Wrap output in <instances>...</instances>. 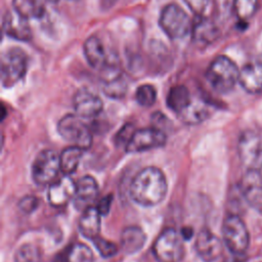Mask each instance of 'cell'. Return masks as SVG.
Here are the masks:
<instances>
[{
    "instance_id": "39",
    "label": "cell",
    "mask_w": 262,
    "mask_h": 262,
    "mask_svg": "<svg viewBox=\"0 0 262 262\" xmlns=\"http://www.w3.org/2000/svg\"><path fill=\"white\" fill-rule=\"evenodd\" d=\"M47 1H49V2H51V3H56V2H58V0H47Z\"/></svg>"
},
{
    "instance_id": "38",
    "label": "cell",
    "mask_w": 262,
    "mask_h": 262,
    "mask_svg": "<svg viewBox=\"0 0 262 262\" xmlns=\"http://www.w3.org/2000/svg\"><path fill=\"white\" fill-rule=\"evenodd\" d=\"M54 262H70L69 257H68V252H64L62 254H58L54 258Z\"/></svg>"
},
{
    "instance_id": "31",
    "label": "cell",
    "mask_w": 262,
    "mask_h": 262,
    "mask_svg": "<svg viewBox=\"0 0 262 262\" xmlns=\"http://www.w3.org/2000/svg\"><path fill=\"white\" fill-rule=\"evenodd\" d=\"M92 243L97 252L99 253V255L103 258H111L115 256L118 252V248L114 243L100 236H97L94 239H92Z\"/></svg>"
},
{
    "instance_id": "15",
    "label": "cell",
    "mask_w": 262,
    "mask_h": 262,
    "mask_svg": "<svg viewBox=\"0 0 262 262\" xmlns=\"http://www.w3.org/2000/svg\"><path fill=\"white\" fill-rule=\"evenodd\" d=\"M2 27L4 33L17 41L29 42L32 39V30L29 19L20 16L14 10H7L3 16Z\"/></svg>"
},
{
    "instance_id": "21",
    "label": "cell",
    "mask_w": 262,
    "mask_h": 262,
    "mask_svg": "<svg viewBox=\"0 0 262 262\" xmlns=\"http://www.w3.org/2000/svg\"><path fill=\"white\" fill-rule=\"evenodd\" d=\"M211 115L210 106L200 100H191L189 105L178 116L181 121L187 125H196L207 120Z\"/></svg>"
},
{
    "instance_id": "32",
    "label": "cell",
    "mask_w": 262,
    "mask_h": 262,
    "mask_svg": "<svg viewBox=\"0 0 262 262\" xmlns=\"http://www.w3.org/2000/svg\"><path fill=\"white\" fill-rule=\"evenodd\" d=\"M39 207V200L35 195L28 194L23 196L18 202V208L23 213L31 214Z\"/></svg>"
},
{
    "instance_id": "28",
    "label": "cell",
    "mask_w": 262,
    "mask_h": 262,
    "mask_svg": "<svg viewBox=\"0 0 262 262\" xmlns=\"http://www.w3.org/2000/svg\"><path fill=\"white\" fill-rule=\"evenodd\" d=\"M67 252L70 262H94L93 252L85 244L77 243L68 249Z\"/></svg>"
},
{
    "instance_id": "12",
    "label": "cell",
    "mask_w": 262,
    "mask_h": 262,
    "mask_svg": "<svg viewBox=\"0 0 262 262\" xmlns=\"http://www.w3.org/2000/svg\"><path fill=\"white\" fill-rule=\"evenodd\" d=\"M194 248L198 256L204 262H216L223 253L221 239L208 228H203L199 231Z\"/></svg>"
},
{
    "instance_id": "25",
    "label": "cell",
    "mask_w": 262,
    "mask_h": 262,
    "mask_svg": "<svg viewBox=\"0 0 262 262\" xmlns=\"http://www.w3.org/2000/svg\"><path fill=\"white\" fill-rule=\"evenodd\" d=\"M83 149L77 145H71L64 148L59 155L60 171L63 175H72L76 172L81 158L83 156Z\"/></svg>"
},
{
    "instance_id": "37",
    "label": "cell",
    "mask_w": 262,
    "mask_h": 262,
    "mask_svg": "<svg viewBox=\"0 0 262 262\" xmlns=\"http://www.w3.org/2000/svg\"><path fill=\"white\" fill-rule=\"evenodd\" d=\"M182 237L184 238V241H187V239H190L193 235V229L190 228V227H184L181 229L180 231Z\"/></svg>"
},
{
    "instance_id": "35",
    "label": "cell",
    "mask_w": 262,
    "mask_h": 262,
    "mask_svg": "<svg viewBox=\"0 0 262 262\" xmlns=\"http://www.w3.org/2000/svg\"><path fill=\"white\" fill-rule=\"evenodd\" d=\"M113 203V195L112 194H107L103 198H101L97 205H96V209L98 210V212L100 213L101 216H105L108 214L110 210H111V206Z\"/></svg>"
},
{
    "instance_id": "26",
    "label": "cell",
    "mask_w": 262,
    "mask_h": 262,
    "mask_svg": "<svg viewBox=\"0 0 262 262\" xmlns=\"http://www.w3.org/2000/svg\"><path fill=\"white\" fill-rule=\"evenodd\" d=\"M128 90V84L122 73L102 79V91L112 99L123 98Z\"/></svg>"
},
{
    "instance_id": "17",
    "label": "cell",
    "mask_w": 262,
    "mask_h": 262,
    "mask_svg": "<svg viewBox=\"0 0 262 262\" xmlns=\"http://www.w3.org/2000/svg\"><path fill=\"white\" fill-rule=\"evenodd\" d=\"M238 83L245 91L256 94L262 91V62L253 61L239 70Z\"/></svg>"
},
{
    "instance_id": "22",
    "label": "cell",
    "mask_w": 262,
    "mask_h": 262,
    "mask_svg": "<svg viewBox=\"0 0 262 262\" xmlns=\"http://www.w3.org/2000/svg\"><path fill=\"white\" fill-rule=\"evenodd\" d=\"M192 38L193 41L201 44H209L215 40L218 31L214 24L205 16H198L196 20L192 24Z\"/></svg>"
},
{
    "instance_id": "14",
    "label": "cell",
    "mask_w": 262,
    "mask_h": 262,
    "mask_svg": "<svg viewBox=\"0 0 262 262\" xmlns=\"http://www.w3.org/2000/svg\"><path fill=\"white\" fill-rule=\"evenodd\" d=\"M76 182L71 175H64L49 185L47 192L48 203L54 208H61L74 200Z\"/></svg>"
},
{
    "instance_id": "33",
    "label": "cell",
    "mask_w": 262,
    "mask_h": 262,
    "mask_svg": "<svg viewBox=\"0 0 262 262\" xmlns=\"http://www.w3.org/2000/svg\"><path fill=\"white\" fill-rule=\"evenodd\" d=\"M189 9L196 15L202 16L206 11L210 0H184Z\"/></svg>"
},
{
    "instance_id": "19",
    "label": "cell",
    "mask_w": 262,
    "mask_h": 262,
    "mask_svg": "<svg viewBox=\"0 0 262 262\" xmlns=\"http://www.w3.org/2000/svg\"><path fill=\"white\" fill-rule=\"evenodd\" d=\"M101 215L96 207H88L82 211L79 219V230L81 234L88 239H94L100 232Z\"/></svg>"
},
{
    "instance_id": "29",
    "label": "cell",
    "mask_w": 262,
    "mask_h": 262,
    "mask_svg": "<svg viewBox=\"0 0 262 262\" xmlns=\"http://www.w3.org/2000/svg\"><path fill=\"white\" fill-rule=\"evenodd\" d=\"M41 255L39 249L33 244H24L14 253V262H40Z\"/></svg>"
},
{
    "instance_id": "13",
    "label": "cell",
    "mask_w": 262,
    "mask_h": 262,
    "mask_svg": "<svg viewBox=\"0 0 262 262\" xmlns=\"http://www.w3.org/2000/svg\"><path fill=\"white\" fill-rule=\"evenodd\" d=\"M75 113L82 119H91L98 116L102 108L101 98L87 88L79 89L73 98Z\"/></svg>"
},
{
    "instance_id": "10",
    "label": "cell",
    "mask_w": 262,
    "mask_h": 262,
    "mask_svg": "<svg viewBox=\"0 0 262 262\" xmlns=\"http://www.w3.org/2000/svg\"><path fill=\"white\" fill-rule=\"evenodd\" d=\"M167 141V135L164 131L155 127L141 128L135 130L125 146L127 152L135 154L164 146Z\"/></svg>"
},
{
    "instance_id": "20",
    "label": "cell",
    "mask_w": 262,
    "mask_h": 262,
    "mask_svg": "<svg viewBox=\"0 0 262 262\" xmlns=\"http://www.w3.org/2000/svg\"><path fill=\"white\" fill-rule=\"evenodd\" d=\"M146 242L145 232L138 226L125 227L121 233V246L126 254L139 252Z\"/></svg>"
},
{
    "instance_id": "11",
    "label": "cell",
    "mask_w": 262,
    "mask_h": 262,
    "mask_svg": "<svg viewBox=\"0 0 262 262\" xmlns=\"http://www.w3.org/2000/svg\"><path fill=\"white\" fill-rule=\"evenodd\" d=\"M239 192L246 203L255 211L262 213V174L259 169H248L244 174Z\"/></svg>"
},
{
    "instance_id": "24",
    "label": "cell",
    "mask_w": 262,
    "mask_h": 262,
    "mask_svg": "<svg viewBox=\"0 0 262 262\" xmlns=\"http://www.w3.org/2000/svg\"><path fill=\"white\" fill-rule=\"evenodd\" d=\"M12 8L27 19L41 18L45 13V6L41 0H12Z\"/></svg>"
},
{
    "instance_id": "23",
    "label": "cell",
    "mask_w": 262,
    "mask_h": 262,
    "mask_svg": "<svg viewBox=\"0 0 262 262\" xmlns=\"http://www.w3.org/2000/svg\"><path fill=\"white\" fill-rule=\"evenodd\" d=\"M167 106L176 114L182 113L191 102L188 89L184 85L173 86L167 94Z\"/></svg>"
},
{
    "instance_id": "4",
    "label": "cell",
    "mask_w": 262,
    "mask_h": 262,
    "mask_svg": "<svg viewBox=\"0 0 262 262\" xmlns=\"http://www.w3.org/2000/svg\"><path fill=\"white\" fill-rule=\"evenodd\" d=\"M159 24L171 39H181L192 29L187 12L177 3H169L162 9Z\"/></svg>"
},
{
    "instance_id": "8",
    "label": "cell",
    "mask_w": 262,
    "mask_h": 262,
    "mask_svg": "<svg viewBox=\"0 0 262 262\" xmlns=\"http://www.w3.org/2000/svg\"><path fill=\"white\" fill-rule=\"evenodd\" d=\"M59 171V155L52 149L41 150L32 164V178L37 185H50Z\"/></svg>"
},
{
    "instance_id": "34",
    "label": "cell",
    "mask_w": 262,
    "mask_h": 262,
    "mask_svg": "<svg viewBox=\"0 0 262 262\" xmlns=\"http://www.w3.org/2000/svg\"><path fill=\"white\" fill-rule=\"evenodd\" d=\"M135 130L133 129V126L130 125V124H126L122 127V129L119 131V133L117 134L116 136V142L117 144H121V143H124L125 146L126 144L128 143L129 139L131 138L133 132Z\"/></svg>"
},
{
    "instance_id": "9",
    "label": "cell",
    "mask_w": 262,
    "mask_h": 262,
    "mask_svg": "<svg viewBox=\"0 0 262 262\" xmlns=\"http://www.w3.org/2000/svg\"><path fill=\"white\" fill-rule=\"evenodd\" d=\"M237 151L242 163L248 169L260 170L262 167V142L256 132L246 130L241 134Z\"/></svg>"
},
{
    "instance_id": "18",
    "label": "cell",
    "mask_w": 262,
    "mask_h": 262,
    "mask_svg": "<svg viewBox=\"0 0 262 262\" xmlns=\"http://www.w3.org/2000/svg\"><path fill=\"white\" fill-rule=\"evenodd\" d=\"M83 52L89 66L95 70L101 71L108 62L104 46L96 36H90L85 40Z\"/></svg>"
},
{
    "instance_id": "2",
    "label": "cell",
    "mask_w": 262,
    "mask_h": 262,
    "mask_svg": "<svg viewBox=\"0 0 262 262\" xmlns=\"http://www.w3.org/2000/svg\"><path fill=\"white\" fill-rule=\"evenodd\" d=\"M239 70L235 62L225 55L213 59L206 72V79L210 86L218 93H228L238 82Z\"/></svg>"
},
{
    "instance_id": "16",
    "label": "cell",
    "mask_w": 262,
    "mask_h": 262,
    "mask_svg": "<svg viewBox=\"0 0 262 262\" xmlns=\"http://www.w3.org/2000/svg\"><path fill=\"white\" fill-rule=\"evenodd\" d=\"M98 184L93 176L85 175L76 182V192L74 196V206L77 210L84 211L91 207L98 195Z\"/></svg>"
},
{
    "instance_id": "30",
    "label": "cell",
    "mask_w": 262,
    "mask_h": 262,
    "mask_svg": "<svg viewBox=\"0 0 262 262\" xmlns=\"http://www.w3.org/2000/svg\"><path fill=\"white\" fill-rule=\"evenodd\" d=\"M135 99L139 105L149 107L157 100V90L150 84H143L136 89Z\"/></svg>"
},
{
    "instance_id": "1",
    "label": "cell",
    "mask_w": 262,
    "mask_h": 262,
    "mask_svg": "<svg viewBox=\"0 0 262 262\" xmlns=\"http://www.w3.org/2000/svg\"><path fill=\"white\" fill-rule=\"evenodd\" d=\"M168 191L165 174L157 167L149 166L140 170L130 184V196L142 207H155L162 203Z\"/></svg>"
},
{
    "instance_id": "7",
    "label": "cell",
    "mask_w": 262,
    "mask_h": 262,
    "mask_svg": "<svg viewBox=\"0 0 262 262\" xmlns=\"http://www.w3.org/2000/svg\"><path fill=\"white\" fill-rule=\"evenodd\" d=\"M28 57L17 47L6 50L1 57V82L4 87H11L19 82L26 75Z\"/></svg>"
},
{
    "instance_id": "27",
    "label": "cell",
    "mask_w": 262,
    "mask_h": 262,
    "mask_svg": "<svg viewBox=\"0 0 262 262\" xmlns=\"http://www.w3.org/2000/svg\"><path fill=\"white\" fill-rule=\"evenodd\" d=\"M258 9V0H233V11L241 21H247Z\"/></svg>"
},
{
    "instance_id": "36",
    "label": "cell",
    "mask_w": 262,
    "mask_h": 262,
    "mask_svg": "<svg viewBox=\"0 0 262 262\" xmlns=\"http://www.w3.org/2000/svg\"><path fill=\"white\" fill-rule=\"evenodd\" d=\"M151 122H152V127L164 131V129L167 128V124L169 123V119L163 113L157 112V113L152 114Z\"/></svg>"
},
{
    "instance_id": "6",
    "label": "cell",
    "mask_w": 262,
    "mask_h": 262,
    "mask_svg": "<svg viewBox=\"0 0 262 262\" xmlns=\"http://www.w3.org/2000/svg\"><path fill=\"white\" fill-rule=\"evenodd\" d=\"M81 119L77 114L63 116L57 123V131L64 140L73 142L74 145L85 150L91 146L92 135L87 125Z\"/></svg>"
},
{
    "instance_id": "5",
    "label": "cell",
    "mask_w": 262,
    "mask_h": 262,
    "mask_svg": "<svg viewBox=\"0 0 262 262\" xmlns=\"http://www.w3.org/2000/svg\"><path fill=\"white\" fill-rule=\"evenodd\" d=\"M222 237L226 248L232 255H244L250 243L248 228L236 214H229L222 224Z\"/></svg>"
},
{
    "instance_id": "3",
    "label": "cell",
    "mask_w": 262,
    "mask_h": 262,
    "mask_svg": "<svg viewBox=\"0 0 262 262\" xmlns=\"http://www.w3.org/2000/svg\"><path fill=\"white\" fill-rule=\"evenodd\" d=\"M184 238L174 228L164 229L156 238L152 252L159 262H181L184 254Z\"/></svg>"
}]
</instances>
